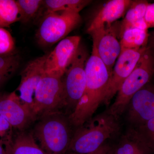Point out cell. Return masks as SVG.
Masks as SVG:
<instances>
[{
    "mask_svg": "<svg viewBox=\"0 0 154 154\" xmlns=\"http://www.w3.org/2000/svg\"><path fill=\"white\" fill-rule=\"evenodd\" d=\"M85 73V92L69 117V122L76 127L82 126L91 119L103 102L112 75L99 57L94 43L86 63Z\"/></svg>",
    "mask_w": 154,
    "mask_h": 154,
    "instance_id": "1",
    "label": "cell"
},
{
    "mask_svg": "<svg viewBox=\"0 0 154 154\" xmlns=\"http://www.w3.org/2000/svg\"><path fill=\"white\" fill-rule=\"evenodd\" d=\"M11 127L5 119L0 115V136L3 137L5 135Z\"/></svg>",
    "mask_w": 154,
    "mask_h": 154,
    "instance_id": "25",
    "label": "cell"
},
{
    "mask_svg": "<svg viewBox=\"0 0 154 154\" xmlns=\"http://www.w3.org/2000/svg\"><path fill=\"white\" fill-rule=\"evenodd\" d=\"M149 35L148 30L134 28L127 29L120 36L121 50L138 49L146 47Z\"/></svg>",
    "mask_w": 154,
    "mask_h": 154,
    "instance_id": "17",
    "label": "cell"
},
{
    "mask_svg": "<svg viewBox=\"0 0 154 154\" xmlns=\"http://www.w3.org/2000/svg\"><path fill=\"white\" fill-rule=\"evenodd\" d=\"M87 122L85 125L79 127L72 137L68 152L79 154L94 152L106 140L116 134L119 129L117 119L108 111Z\"/></svg>",
    "mask_w": 154,
    "mask_h": 154,
    "instance_id": "2",
    "label": "cell"
},
{
    "mask_svg": "<svg viewBox=\"0 0 154 154\" xmlns=\"http://www.w3.org/2000/svg\"><path fill=\"white\" fill-rule=\"evenodd\" d=\"M34 128V135L46 154H66L72 137L68 122L58 111L45 114Z\"/></svg>",
    "mask_w": 154,
    "mask_h": 154,
    "instance_id": "3",
    "label": "cell"
},
{
    "mask_svg": "<svg viewBox=\"0 0 154 154\" xmlns=\"http://www.w3.org/2000/svg\"><path fill=\"white\" fill-rule=\"evenodd\" d=\"M128 105L129 121L136 124L146 123L154 117V87L146 85L134 94Z\"/></svg>",
    "mask_w": 154,
    "mask_h": 154,
    "instance_id": "13",
    "label": "cell"
},
{
    "mask_svg": "<svg viewBox=\"0 0 154 154\" xmlns=\"http://www.w3.org/2000/svg\"><path fill=\"white\" fill-rule=\"evenodd\" d=\"M62 77L45 72L34 93L32 110L35 118L64 106Z\"/></svg>",
    "mask_w": 154,
    "mask_h": 154,
    "instance_id": "6",
    "label": "cell"
},
{
    "mask_svg": "<svg viewBox=\"0 0 154 154\" xmlns=\"http://www.w3.org/2000/svg\"><path fill=\"white\" fill-rule=\"evenodd\" d=\"M66 154H79L76 153H74V152H69V153H67Z\"/></svg>",
    "mask_w": 154,
    "mask_h": 154,
    "instance_id": "31",
    "label": "cell"
},
{
    "mask_svg": "<svg viewBox=\"0 0 154 154\" xmlns=\"http://www.w3.org/2000/svg\"><path fill=\"white\" fill-rule=\"evenodd\" d=\"M0 115L12 127L21 131L36 119L30 108L22 103L16 91L0 99Z\"/></svg>",
    "mask_w": 154,
    "mask_h": 154,
    "instance_id": "12",
    "label": "cell"
},
{
    "mask_svg": "<svg viewBox=\"0 0 154 154\" xmlns=\"http://www.w3.org/2000/svg\"><path fill=\"white\" fill-rule=\"evenodd\" d=\"M89 57L87 50L80 45L63 76L64 106L74 110L82 99L85 89V66Z\"/></svg>",
    "mask_w": 154,
    "mask_h": 154,
    "instance_id": "7",
    "label": "cell"
},
{
    "mask_svg": "<svg viewBox=\"0 0 154 154\" xmlns=\"http://www.w3.org/2000/svg\"><path fill=\"white\" fill-rule=\"evenodd\" d=\"M154 74V48H148L134 69L119 90L115 101L108 112L118 119L138 91L148 84Z\"/></svg>",
    "mask_w": 154,
    "mask_h": 154,
    "instance_id": "4",
    "label": "cell"
},
{
    "mask_svg": "<svg viewBox=\"0 0 154 154\" xmlns=\"http://www.w3.org/2000/svg\"><path fill=\"white\" fill-rule=\"evenodd\" d=\"M107 154H114V151H113L112 150H111V149H110V150L109 151V152H108L107 153Z\"/></svg>",
    "mask_w": 154,
    "mask_h": 154,
    "instance_id": "30",
    "label": "cell"
},
{
    "mask_svg": "<svg viewBox=\"0 0 154 154\" xmlns=\"http://www.w3.org/2000/svg\"><path fill=\"white\" fill-rule=\"evenodd\" d=\"M20 14L16 1L0 0V28L19 22Z\"/></svg>",
    "mask_w": 154,
    "mask_h": 154,
    "instance_id": "21",
    "label": "cell"
},
{
    "mask_svg": "<svg viewBox=\"0 0 154 154\" xmlns=\"http://www.w3.org/2000/svg\"><path fill=\"white\" fill-rule=\"evenodd\" d=\"M149 4L147 1L144 0L132 1L124 19L120 23L119 37L125 30L129 28L148 30L145 20V16Z\"/></svg>",
    "mask_w": 154,
    "mask_h": 154,
    "instance_id": "16",
    "label": "cell"
},
{
    "mask_svg": "<svg viewBox=\"0 0 154 154\" xmlns=\"http://www.w3.org/2000/svg\"><path fill=\"white\" fill-rule=\"evenodd\" d=\"M110 150L109 146L107 145H103L96 151L89 154H107Z\"/></svg>",
    "mask_w": 154,
    "mask_h": 154,
    "instance_id": "27",
    "label": "cell"
},
{
    "mask_svg": "<svg viewBox=\"0 0 154 154\" xmlns=\"http://www.w3.org/2000/svg\"><path fill=\"white\" fill-rule=\"evenodd\" d=\"M120 23L117 22L106 29L90 33L97 53L108 71L112 75L116 62L120 55L121 46L119 37Z\"/></svg>",
    "mask_w": 154,
    "mask_h": 154,
    "instance_id": "8",
    "label": "cell"
},
{
    "mask_svg": "<svg viewBox=\"0 0 154 154\" xmlns=\"http://www.w3.org/2000/svg\"><path fill=\"white\" fill-rule=\"evenodd\" d=\"M81 37L67 36L58 42L54 49L46 54L45 72L62 77L74 58L80 46Z\"/></svg>",
    "mask_w": 154,
    "mask_h": 154,
    "instance_id": "10",
    "label": "cell"
},
{
    "mask_svg": "<svg viewBox=\"0 0 154 154\" xmlns=\"http://www.w3.org/2000/svg\"><path fill=\"white\" fill-rule=\"evenodd\" d=\"M149 44L148 45L150 46V47H152L154 48V31L152 33V35L151 36L149 35Z\"/></svg>",
    "mask_w": 154,
    "mask_h": 154,
    "instance_id": "28",
    "label": "cell"
},
{
    "mask_svg": "<svg viewBox=\"0 0 154 154\" xmlns=\"http://www.w3.org/2000/svg\"><path fill=\"white\" fill-rule=\"evenodd\" d=\"M44 0H17L19 22L27 24L36 20L43 12Z\"/></svg>",
    "mask_w": 154,
    "mask_h": 154,
    "instance_id": "19",
    "label": "cell"
},
{
    "mask_svg": "<svg viewBox=\"0 0 154 154\" xmlns=\"http://www.w3.org/2000/svg\"><path fill=\"white\" fill-rule=\"evenodd\" d=\"M133 1L111 0L100 9L87 29L88 34L111 27L126 14Z\"/></svg>",
    "mask_w": 154,
    "mask_h": 154,
    "instance_id": "14",
    "label": "cell"
},
{
    "mask_svg": "<svg viewBox=\"0 0 154 154\" xmlns=\"http://www.w3.org/2000/svg\"><path fill=\"white\" fill-rule=\"evenodd\" d=\"M15 41L11 33L4 28H0V56L14 52Z\"/></svg>",
    "mask_w": 154,
    "mask_h": 154,
    "instance_id": "23",
    "label": "cell"
},
{
    "mask_svg": "<svg viewBox=\"0 0 154 154\" xmlns=\"http://www.w3.org/2000/svg\"><path fill=\"white\" fill-rule=\"evenodd\" d=\"M46 57L45 54L30 61L21 72V81L17 91L22 103L31 110L36 87L45 72Z\"/></svg>",
    "mask_w": 154,
    "mask_h": 154,
    "instance_id": "11",
    "label": "cell"
},
{
    "mask_svg": "<svg viewBox=\"0 0 154 154\" xmlns=\"http://www.w3.org/2000/svg\"><path fill=\"white\" fill-rule=\"evenodd\" d=\"M3 141L6 154H46L30 133L23 131L14 137L9 134Z\"/></svg>",
    "mask_w": 154,
    "mask_h": 154,
    "instance_id": "15",
    "label": "cell"
},
{
    "mask_svg": "<svg viewBox=\"0 0 154 154\" xmlns=\"http://www.w3.org/2000/svg\"><path fill=\"white\" fill-rule=\"evenodd\" d=\"M134 130L131 129L121 139L114 154H146L142 142Z\"/></svg>",
    "mask_w": 154,
    "mask_h": 154,
    "instance_id": "18",
    "label": "cell"
},
{
    "mask_svg": "<svg viewBox=\"0 0 154 154\" xmlns=\"http://www.w3.org/2000/svg\"><path fill=\"white\" fill-rule=\"evenodd\" d=\"M36 37L38 44L44 47L51 46L67 37L82 21L79 13L71 11H44Z\"/></svg>",
    "mask_w": 154,
    "mask_h": 154,
    "instance_id": "5",
    "label": "cell"
},
{
    "mask_svg": "<svg viewBox=\"0 0 154 154\" xmlns=\"http://www.w3.org/2000/svg\"><path fill=\"white\" fill-rule=\"evenodd\" d=\"M121 50L120 55L113 67L110 82L103 102L108 104L130 74L147 48Z\"/></svg>",
    "mask_w": 154,
    "mask_h": 154,
    "instance_id": "9",
    "label": "cell"
},
{
    "mask_svg": "<svg viewBox=\"0 0 154 154\" xmlns=\"http://www.w3.org/2000/svg\"><path fill=\"white\" fill-rule=\"evenodd\" d=\"M0 154H6L3 140H0Z\"/></svg>",
    "mask_w": 154,
    "mask_h": 154,
    "instance_id": "29",
    "label": "cell"
},
{
    "mask_svg": "<svg viewBox=\"0 0 154 154\" xmlns=\"http://www.w3.org/2000/svg\"><path fill=\"white\" fill-rule=\"evenodd\" d=\"M91 2L89 0H45L43 6L48 12L71 11L79 13Z\"/></svg>",
    "mask_w": 154,
    "mask_h": 154,
    "instance_id": "20",
    "label": "cell"
},
{
    "mask_svg": "<svg viewBox=\"0 0 154 154\" xmlns=\"http://www.w3.org/2000/svg\"><path fill=\"white\" fill-rule=\"evenodd\" d=\"M146 125L151 137L154 141V117L147 122Z\"/></svg>",
    "mask_w": 154,
    "mask_h": 154,
    "instance_id": "26",
    "label": "cell"
},
{
    "mask_svg": "<svg viewBox=\"0 0 154 154\" xmlns=\"http://www.w3.org/2000/svg\"><path fill=\"white\" fill-rule=\"evenodd\" d=\"M20 55L16 52L0 56V85L8 79L19 68Z\"/></svg>",
    "mask_w": 154,
    "mask_h": 154,
    "instance_id": "22",
    "label": "cell"
},
{
    "mask_svg": "<svg viewBox=\"0 0 154 154\" xmlns=\"http://www.w3.org/2000/svg\"><path fill=\"white\" fill-rule=\"evenodd\" d=\"M145 20L149 29L154 28V2L149 3L146 11Z\"/></svg>",
    "mask_w": 154,
    "mask_h": 154,
    "instance_id": "24",
    "label": "cell"
}]
</instances>
